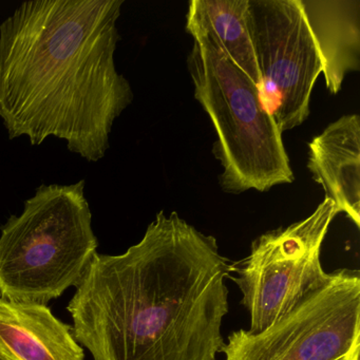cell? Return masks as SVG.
Segmentation results:
<instances>
[{"instance_id": "1", "label": "cell", "mask_w": 360, "mask_h": 360, "mask_svg": "<svg viewBox=\"0 0 360 360\" xmlns=\"http://www.w3.org/2000/svg\"><path fill=\"white\" fill-rule=\"evenodd\" d=\"M231 265L218 242L160 212L124 254L96 252L67 309L94 360H217Z\"/></svg>"}, {"instance_id": "11", "label": "cell", "mask_w": 360, "mask_h": 360, "mask_svg": "<svg viewBox=\"0 0 360 360\" xmlns=\"http://www.w3.org/2000/svg\"><path fill=\"white\" fill-rule=\"evenodd\" d=\"M248 0H191L186 30L205 32L248 79L260 86V73L246 22Z\"/></svg>"}, {"instance_id": "9", "label": "cell", "mask_w": 360, "mask_h": 360, "mask_svg": "<svg viewBox=\"0 0 360 360\" xmlns=\"http://www.w3.org/2000/svg\"><path fill=\"white\" fill-rule=\"evenodd\" d=\"M0 359L85 360V352L47 305L0 297Z\"/></svg>"}, {"instance_id": "10", "label": "cell", "mask_w": 360, "mask_h": 360, "mask_svg": "<svg viewBox=\"0 0 360 360\" xmlns=\"http://www.w3.org/2000/svg\"><path fill=\"white\" fill-rule=\"evenodd\" d=\"M322 63L326 87L337 94L360 69V0H299Z\"/></svg>"}, {"instance_id": "12", "label": "cell", "mask_w": 360, "mask_h": 360, "mask_svg": "<svg viewBox=\"0 0 360 360\" xmlns=\"http://www.w3.org/2000/svg\"><path fill=\"white\" fill-rule=\"evenodd\" d=\"M0 360H3V359H0Z\"/></svg>"}, {"instance_id": "2", "label": "cell", "mask_w": 360, "mask_h": 360, "mask_svg": "<svg viewBox=\"0 0 360 360\" xmlns=\"http://www.w3.org/2000/svg\"><path fill=\"white\" fill-rule=\"evenodd\" d=\"M124 0H32L0 25V120L10 140L48 138L98 162L134 101L115 66Z\"/></svg>"}, {"instance_id": "8", "label": "cell", "mask_w": 360, "mask_h": 360, "mask_svg": "<svg viewBox=\"0 0 360 360\" xmlns=\"http://www.w3.org/2000/svg\"><path fill=\"white\" fill-rule=\"evenodd\" d=\"M307 168L339 214L360 227V117L343 115L309 143Z\"/></svg>"}, {"instance_id": "4", "label": "cell", "mask_w": 360, "mask_h": 360, "mask_svg": "<svg viewBox=\"0 0 360 360\" xmlns=\"http://www.w3.org/2000/svg\"><path fill=\"white\" fill-rule=\"evenodd\" d=\"M189 34L195 41L187 60L189 75L195 98L216 130L214 153L223 168V191L238 195L294 182L282 134L257 86L207 33Z\"/></svg>"}, {"instance_id": "3", "label": "cell", "mask_w": 360, "mask_h": 360, "mask_svg": "<svg viewBox=\"0 0 360 360\" xmlns=\"http://www.w3.org/2000/svg\"><path fill=\"white\" fill-rule=\"evenodd\" d=\"M98 242L85 181L41 185L0 235V297L47 305L77 286Z\"/></svg>"}, {"instance_id": "6", "label": "cell", "mask_w": 360, "mask_h": 360, "mask_svg": "<svg viewBox=\"0 0 360 360\" xmlns=\"http://www.w3.org/2000/svg\"><path fill=\"white\" fill-rule=\"evenodd\" d=\"M324 198L304 220L267 231L252 243L250 254L231 265L233 280L250 314V333L275 323L319 285L328 274L321 265V248L330 223L338 214Z\"/></svg>"}, {"instance_id": "7", "label": "cell", "mask_w": 360, "mask_h": 360, "mask_svg": "<svg viewBox=\"0 0 360 360\" xmlns=\"http://www.w3.org/2000/svg\"><path fill=\"white\" fill-rule=\"evenodd\" d=\"M246 22L260 73L259 94L283 134L309 117L321 58L299 0H248Z\"/></svg>"}, {"instance_id": "5", "label": "cell", "mask_w": 360, "mask_h": 360, "mask_svg": "<svg viewBox=\"0 0 360 360\" xmlns=\"http://www.w3.org/2000/svg\"><path fill=\"white\" fill-rule=\"evenodd\" d=\"M224 360H359L360 274L338 269L262 332L231 333Z\"/></svg>"}]
</instances>
